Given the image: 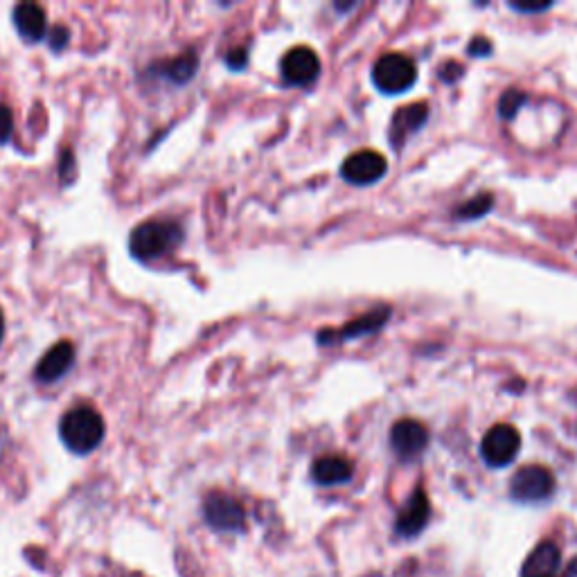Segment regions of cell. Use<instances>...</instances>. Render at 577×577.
Wrapping results in <instances>:
<instances>
[{
    "instance_id": "obj_14",
    "label": "cell",
    "mask_w": 577,
    "mask_h": 577,
    "mask_svg": "<svg viewBox=\"0 0 577 577\" xmlns=\"http://www.w3.org/2000/svg\"><path fill=\"white\" fill-rule=\"evenodd\" d=\"M426 120H429V104L415 102L402 106L393 115V122H390V142H393L395 149H402L404 142L415 136L424 127Z\"/></svg>"
},
{
    "instance_id": "obj_7",
    "label": "cell",
    "mask_w": 577,
    "mask_h": 577,
    "mask_svg": "<svg viewBox=\"0 0 577 577\" xmlns=\"http://www.w3.org/2000/svg\"><path fill=\"white\" fill-rule=\"evenodd\" d=\"M521 449V433L510 424H496L485 433L481 456L490 467H505L517 458Z\"/></svg>"
},
{
    "instance_id": "obj_17",
    "label": "cell",
    "mask_w": 577,
    "mask_h": 577,
    "mask_svg": "<svg viewBox=\"0 0 577 577\" xmlns=\"http://www.w3.org/2000/svg\"><path fill=\"white\" fill-rule=\"evenodd\" d=\"M312 476L318 485H341L352 478V465L341 456H323L312 465Z\"/></svg>"
},
{
    "instance_id": "obj_8",
    "label": "cell",
    "mask_w": 577,
    "mask_h": 577,
    "mask_svg": "<svg viewBox=\"0 0 577 577\" xmlns=\"http://www.w3.org/2000/svg\"><path fill=\"white\" fill-rule=\"evenodd\" d=\"M77 350L73 341H59L43 354L37 366L32 370V379L41 386H52L64 379L75 368Z\"/></svg>"
},
{
    "instance_id": "obj_23",
    "label": "cell",
    "mask_w": 577,
    "mask_h": 577,
    "mask_svg": "<svg viewBox=\"0 0 577 577\" xmlns=\"http://www.w3.org/2000/svg\"><path fill=\"white\" fill-rule=\"evenodd\" d=\"M226 66L230 70H244L248 66V50L246 48H233V50H228V55H226Z\"/></svg>"
},
{
    "instance_id": "obj_22",
    "label": "cell",
    "mask_w": 577,
    "mask_h": 577,
    "mask_svg": "<svg viewBox=\"0 0 577 577\" xmlns=\"http://www.w3.org/2000/svg\"><path fill=\"white\" fill-rule=\"evenodd\" d=\"M14 136V113L7 104H0V147L7 145Z\"/></svg>"
},
{
    "instance_id": "obj_6",
    "label": "cell",
    "mask_w": 577,
    "mask_h": 577,
    "mask_svg": "<svg viewBox=\"0 0 577 577\" xmlns=\"http://www.w3.org/2000/svg\"><path fill=\"white\" fill-rule=\"evenodd\" d=\"M553 492H555V476L550 474V469L541 465L521 467L510 483L512 499H517L521 503L546 501Z\"/></svg>"
},
{
    "instance_id": "obj_1",
    "label": "cell",
    "mask_w": 577,
    "mask_h": 577,
    "mask_svg": "<svg viewBox=\"0 0 577 577\" xmlns=\"http://www.w3.org/2000/svg\"><path fill=\"white\" fill-rule=\"evenodd\" d=\"M185 242V230L176 219H147L129 233V255L138 262H156L172 255Z\"/></svg>"
},
{
    "instance_id": "obj_26",
    "label": "cell",
    "mask_w": 577,
    "mask_h": 577,
    "mask_svg": "<svg viewBox=\"0 0 577 577\" xmlns=\"http://www.w3.org/2000/svg\"><path fill=\"white\" fill-rule=\"evenodd\" d=\"M460 75H463V68L454 64V61H449L447 66L440 68V79H445V82H456Z\"/></svg>"
},
{
    "instance_id": "obj_16",
    "label": "cell",
    "mask_w": 577,
    "mask_h": 577,
    "mask_svg": "<svg viewBox=\"0 0 577 577\" xmlns=\"http://www.w3.org/2000/svg\"><path fill=\"white\" fill-rule=\"evenodd\" d=\"M562 566V553L553 541H544L528 555L523 564V577H562L559 573Z\"/></svg>"
},
{
    "instance_id": "obj_5",
    "label": "cell",
    "mask_w": 577,
    "mask_h": 577,
    "mask_svg": "<svg viewBox=\"0 0 577 577\" xmlns=\"http://www.w3.org/2000/svg\"><path fill=\"white\" fill-rule=\"evenodd\" d=\"M203 517L217 532H239L246 526V512L235 496L226 492H210L203 501Z\"/></svg>"
},
{
    "instance_id": "obj_3",
    "label": "cell",
    "mask_w": 577,
    "mask_h": 577,
    "mask_svg": "<svg viewBox=\"0 0 577 577\" xmlns=\"http://www.w3.org/2000/svg\"><path fill=\"white\" fill-rule=\"evenodd\" d=\"M417 79V66L411 57L402 52H388L379 57L372 68V82L386 95H399L408 91Z\"/></svg>"
},
{
    "instance_id": "obj_11",
    "label": "cell",
    "mask_w": 577,
    "mask_h": 577,
    "mask_svg": "<svg viewBox=\"0 0 577 577\" xmlns=\"http://www.w3.org/2000/svg\"><path fill=\"white\" fill-rule=\"evenodd\" d=\"M12 23L23 43L34 46L48 39V16L39 3H19L12 10Z\"/></svg>"
},
{
    "instance_id": "obj_2",
    "label": "cell",
    "mask_w": 577,
    "mask_h": 577,
    "mask_svg": "<svg viewBox=\"0 0 577 577\" xmlns=\"http://www.w3.org/2000/svg\"><path fill=\"white\" fill-rule=\"evenodd\" d=\"M106 438V424L100 411L88 404L70 406L59 420V440L73 456H88Z\"/></svg>"
},
{
    "instance_id": "obj_12",
    "label": "cell",
    "mask_w": 577,
    "mask_h": 577,
    "mask_svg": "<svg viewBox=\"0 0 577 577\" xmlns=\"http://www.w3.org/2000/svg\"><path fill=\"white\" fill-rule=\"evenodd\" d=\"M390 445L399 458L413 460L429 445V431L417 420H399L390 431Z\"/></svg>"
},
{
    "instance_id": "obj_28",
    "label": "cell",
    "mask_w": 577,
    "mask_h": 577,
    "mask_svg": "<svg viewBox=\"0 0 577 577\" xmlns=\"http://www.w3.org/2000/svg\"><path fill=\"white\" fill-rule=\"evenodd\" d=\"M3 339H5V314L3 309H0V345H3Z\"/></svg>"
},
{
    "instance_id": "obj_25",
    "label": "cell",
    "mask_w": 577,
    "mask_h": 577,
    "mask_svg": "<svg viewBox=\"0 0 577 577\" xmlns=\"http://www.w3.org/2000/svg\"><path fill=\"white\" fill-rule=\"evenodd\" d=\"M553 5V3H510L512 10H517V12H523V14H535V12H546L548 7Z\"/></svg>"
},
{
    "instance_id": "obj_4",
    "label": "cell",
    "mask_w": 577,
    "mask_h": 577,
    "mask_svg": "<svg viewBox=\"0 0 577 577\" xmlns=\"http://www.w3.org/2000/svg\"><path fill=\"white\" fill-rule=\"evenodd\" d=\"M199 64L201 59L197 55V50H185L172 59L152 61V64L140 73V82H163L170 86H185L197 77Z\"/></svg>"
},
{
    "instance_id": "obj_27",
    "label": "cell",
    "mask_w": 577,
    "mask_h": 577,
    "mask_svg": "<svg viewBox=\"0 0 577 577\" xmlns=\"http://www.w3.org/2000/svg\"><path fill=\"white\" fill-rule=\"evenodd\" d=\"M562 577H577V557L573 559L571 564H568V568L562 573Z\"/></svg>"
},
{
    "instance_id": "obj_9",
    "label": "cell",
    "mask_w": 577,
    "mask_h": 577,
    "mask_svg": "<svg viewBox=\"0 0 577 577\" xmlns=\"http://www.w3.org/2000/svg\"><path fill=\"white\" fill-rule=\"evenodd\" d=\"M388 163L386 158L372 149H361V152L345 158L341 167L343 179L352 185H370L377 183L386 174Z\"/></svg>"
},
{
    "instance_id": "obj_13",
    "label": "cell",
    "mask_w": 577,
    "mask_h": 577,
    "mask_svg": "<svg viewBox=\"0 0 577 577\" xmlns=\"http://www.w3.org/2000/svg\"><path fill=\"white\" fill-rule=\"evenodd\" d=\"M390 307L386 305H381L377 309H372V312L368 314H363L361 318H357V321H352L343 327V330L339 332H334V330H325L318 334V341H321V345H332L336 341H348V339H359V336H366V334H372V332H377L381 330V327L386 325V321L390 318Z\"/></svg>"
},
{
    "instance_id": "obj_20",
    "label": "cell",
    "mask_w": 577,
    "mask_h": 577,
    "mask_svg": "<svg viewBox=\"0 0 577 577\" xmlns=\"http://www.w3.org/2000/svg\"><path fill=\"white\" fill-rule=\"evenodd\" d=\"M528 102V95L519 91V88H510V91H505L499 100V115L505 120H512L514 115L519 113V109L523 104Z\"/></svg>"
},
{
    "instance_id": "obj_19",
    "label": "cell",
    "mask_w": 577,
    "mask_h": 577,
    "mask_svg": "<svg viewBox=\"0 0 577 577\" xmlns=\"http://www.w3.org/2000/svg\"><path fill=\"white\" fill-rule=\"evenodd\" d=\"M57 176H59L61 188H68L70 183H75V179H77V156H75V149H70V147L59 149Z\"/></svg>"
},
{
    "instance_id": "obj_24",
    "label": "cell",
    "mask_w": 577,
    "mask_h": 577,
    "mask_svg": "<svg viewBox=\"0 0 577 577\" xmlns=\"http://www.w3.org/2000/svg\"><path fill=\"white\" fill-rule=\"evenodd\" d=\"M469 55L472 57H487L492 55V43L487 41L485 37H476L472 41V46H469Z\"/></svg>"
},
{
    "instance_id": "obj_10",
    "label": "cell",
    "mask_w": 577,
    "mask_h": 577,
    "mask_svg": "<svg viewBox=\"0 0 577 577\" xmlns=\"http://www.w3.org/2000/svg\"><path fill=\"white\" fill-rule=\"evenodd\" d=\"M282 77L294 86H307L321 73V59L316 52L307 46L291 48L287 55L282 57Z\"/></svg>"
},
{
    "instance_id": "obj_18",
    "label": "cell",
    "mask_w": 577,
    "mask_h": 577,
    "mask_svg": "<svg viewBox=\"0 0 577 577\" xmlns=\"http://www.w3.org/2000/svg\"><path fill=\"white\" fill-rule=\"evenodd\" d=\"M494 208V197L492 194H476V197L469 199L463 206L454 210V217L460 221H469V219H478L487 215Z\"/></svg>"
},
{
    "instance_id": "obj_15",
    "label": "cell",
    "mask_w": 577,
    "mask_h": 577,
    "mask_svg": "<svg viewBox=\"0 0 577 577\" xmlns=\"http://www.w3.org/2000/svg\"><path fill=\"white\" fill-rule=\"evenodd\" d=\"M431 519V501L426 496L424 490H415L411 499L406 501V505L399 512L395 530L402 537H415L426 528V523Z\"/></svg>"
},
{
    "instance_id": "obj_21",
    "label": "cell",
    "mask_w": 577,
    "mask_h": 577,
    "mask_svg": "<svg viewBox=\"0 0 577 577\" xmlns=\"http://www.w3.org/2000/svg\"><path fill=\"white\" fill-rule=\"evenodd\" d=\"M48 48L55 52H64L68 48V43H70V30L66 28V25H55V28H50L48 30Z\"/></svg>"
}]
</instances>
